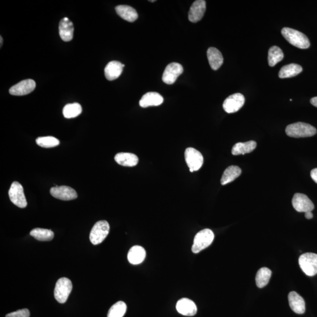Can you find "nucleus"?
Wrapping results in <instances>:
<instances>
[{
    "instance_id": "f257e3e1",
    "label": "nucleus",
    "mask_w": 317,
    "mask_h": 317,
    "mask_svg": "<svg viewBox=\"0 0 317 317\" xmlns=\"http://www.w3.org/2000/svg\"><path fill=\"white\" fill-rule=\"evenodd\" d=\"M282 34L290 44L300 49H308L310 47V42L308 36L298 30L285 27L282 30Z\"/></svg>"
},
{
    "instance_id": "f03ea898",
    "label": "nucleus",
    "mask_w": 317,
    "mask_h": 317,
    "mask_svg": "<svg viewBox=\"0 0 317 317\" xmlns=\"http://www.w3.org/2000/svg\"><path fill=\"white\" fill-rule=\"evenodd\" d=\"M286 133L292 138H308L315 135L317 129L308 123L299 122L287 126Z\"/></svg>"
},
{
    "instance_id": "7ed1b4c3",
    "label": "nucleus",
    "mask_w": 317,
    "mask_h": 317,
    "mask_svg": "<svg viewBox=\"0 0 317 317\" xmlns=\"http://www.w3.org/2000/svg\"><path fill=\"white\" fill-rule=\"evenodd\" d=\"M214 239L215 235L212 230L209 229L201 230L195 237L192 249L193 253H198L208 248Z\"/></svg>"
},
{
    "instance_id": "20e7f679",
    "label": "nucleus",
    "mask_w": 317,
    "mask_h": 317,
    "mask_svg": "<svg viewBox=\"0 0 317 317\" xmlns=\"http://www.w3.org/2000/svg\"><path fill=\"white\" fill-rule=\"evenodd\" d=\"M110 227L106 220H100L93 226L90 233V241L93 245L101 244L109 233Z\"/></svg>"
},
{
    "instance_id": "39448f33",
    "label": "nucleus",
    "mask_w": 317,
    "mask_h": 317,
    "mask_svg": "<svg viewBox=\"0 0 317 317\" xmlns=\"http://www.w3.org/2000/svg\"><path fill=\"white\" fill-rule=\"evenodd\" d=\"M299 265L307 276L312 277L317 274V255L306 253L300 256Z\"/></svg>"
},
{
    "instance_id": "423d86ee",
    "label": "nucleus",
    "mask_w": 317,
    "mask_h": 317,
    "mask_svg": "<svg viewBox=\"0 0 317 317\" xmlns=\"http://www.w3.org/2000/svg\"><path fill=\"white\" fill-rule=\"evenodd\" d=\"M72 290V284L69 279H59L56 283L54 297L59 303L63 304L68 300Z\"/></svg>"
},
{
    "instance_id": "0eeeda50",
    "label": "nucleus",
    "mask_w": 317,
    "mask_h": 317,
    "mask_svg": "<svg viewBox=\"0 0 317 317\" xmlns=\"http://www.w3.org/2000/svg\"><path fill=\"white\" fill-rule=\"evenodd\" d=\"M10 200L13 204L19 208H25L27 206V202L25 198L24 189L18 182L12 183L8 192Z\"/></svg>"
},
{
    "instance_id": "6e6552de",
    "label": "nucleus",
    "mask_w": 317,
    "mask_h": 317,
    "mask_svg": "<svg viewBox=\"0 0 317 317\" xmlns=\"http://www.w3.org/2000/svg\"><path fill=\"white\" fill-rule=\"evenodd\" d=\"M185 161L191 172L198 171L203 164V156L198 150L188 148L185 152Z\"/></svg>"
},
{
    "instance_id": "1a4fd4ad",
    "label": "nucleus",
    "mask_w": 317,
    "mask_h": 317,
    "mask_svg": "<svg viewBox=\"0 0 317 317\" xmlns=\"http://www.w3.org/2000/svg\"><path fill=\"white\" fill-rule=\"evenodd\" d=\"M245 103V96L242 93H236L225 99L223 102V107L227 113H233L239 111Z\"/></svg>"
},
{
    "instance_id": "9d476101",
    "label": "nucleus",
    "mask_w": 317,
    "mask_h": 317,
    "mask_svg": "<svg viewBox=\"0 0 317 317\" xmlns=\"http://www.w3.org/2000/svg\"><path fill=\"white\" fill-rule=\"evenodd\" d=\"M293 208L298 212H312L315 205L308 196L302 193H296L292 199Z\"/></svg>"
},
{
    "instance_id": "9b49d317",
    "label": "nucleus",
    "mask_w": 317,
    "mask_h": 317,
    "mask_svg": "<svg viewBox=\"0 0 317 317\" xmlns=\"http://www.w3.org/2000/svg\"><path fill=\"white\" fill-rule=\"evenodd\" d=\"M183 72V66L180 63L176 62L169 63L163 73L162 81L166 84L172 85L175 82Z\"/></svg>"
},
{
    "instance_id": "f8f14e48",
    "label": "nucleus",
    "mask_w": 317,
    "mask_h": 317,
    "mask_svg": "<svg viewBox=\"0 0 317 317\" xmlns=\"http://www.w3.org/2000/svg\"><path fill=\"white\" fill-rule=\"evenodd\" d=\"M36 87V83L34 80L28 79L24 80L12 86L9 90L10 94L14 96L28 95L32 92Z\"/></svg>"
},
{
    "instance_id": "ddd939ff",
    "label": "nucleus",
    "mask_w": 317,
    "mask_h": 317,
    "mask_svg": "<svg viewBox=\"0 0 317 317\" xmlns=\"http://www.w3.org/2000/svg\"><path fill=\"white\" fill-rule=\"evenodd\" d=\"M50 193L54 198L65 201L75 199L78 197L74 189L66 186H56L50 190Z\"/></svg>"
},
{
    "instance_id": "4468645a",
    "label": "nucleus",
    "mask_w": 317,
    "mask_h": 317,
    "mask_svg": "<svg viewBox=\"0 0 317 317\" xmlns=\"http://www.w3.org/2000/svg\"><path fill=\"white\" fill-rule=\"evenodd\" d=\"M206 9V2L204 0H197L190 6L188 17L193 23L200 21L204 16Z\"/></svg>"
},
{
    "instance_id": "2eb2a0df",
    "label": "nucleus",
    "mask_w": 317,
    "mask_h": 317,
    "mask_svg": "<svg viewBox=\"0 0 317 317\" xmlns=\"http://www.w3.org/2000/svg\"><path fill=\"white\" fill-rule=\"evenodd\" d=\"M176 308L179 313L185 316H194L198 312L195 303L186 298L179 300L176 304Z\"/></svg>"
},
{
    "instance_id": "dca6fc26",
    "label": "nucleus",
    "mask_w": 317,
    "mask_h": 317,
    "mask_svg": "<svg viewBox=\"0 0 317 317\" xmlns=\"http://www.w3.org/2000/svg\"><path fill=\"white\" fill-rule=\"evenodd\" d=\"M289 305L293 311L298 315H303L306 312V303L302 297L296 292L289 293Z\"/></svg>"
},
{
    "instance_id": "f3484780",
    "label": "nucleus",
    "mask_w": 317,
    "mask_h": 317,
    "mask_svg": "<svg viewBox=\"0 0 317 317\" xmlns=\"http://www.w3.org/2000/svg\"><path fill=\"white\" fill-rule=\"evenodd\" d=\"M73 23L70 21L68 18L65 17L61 20L59 25V32L60 36L63 41H71L73 37Z\"/></svg>"
},
{
    "instance_id": "a211bd4d",
    "label": "nucleus",
    "mask_w": 317,
    "mask_h": 317,
    "mask_svg": "<svg viewBox=\"0 0 317 317\" xmlns=\"http://www.w3.org/2000/svg\"><path fill=\"white\" fill-rule=\"evenodd\" d=\"M163 98L158 92H150L143 95L139 101V105L142 108L149 106H159L163 102Z\"/></svg>"
},
{
    "instance_id": "6ab92c4d",
    "label": "nucleus",
    "mask_w": 317,
    "mask_h": 317,
    "mask_svg": "<svg viewBox=\"0 0 317 317\" xmlns=\"http://www.w3.org/2000/svg\"><path fill=\"white\" fill-rule=\"evenodd\" d=\"M122 63L116 61H113L108 63L105 68V76L109 81L118 78L123 71Z\"/></svg>"
},
{
    "instance_id": "aec40b11",
    "label": "nucleus",
    "mask_w": 317,
    "mask_h": 317,
    "mask_svg": "<svg viewBox=\"0 0 317 317\" xmlns=\"http://www.w3.org/2000/svg\"><path fill=\"white\" fill-rule=\"evenodd\" d=\"M146 258V251L144 248L140 246H135L130 249L128 254V260L133 265H138L142 263Z\"/></svg>"
},
{
    "instance_id": "412c9836",
    "label": "nucleus",
    "mask_w": 317,
    "mask_h": 317,
    "mask_svg": "<svg viewBox=\"0 0 317 317\" xmlns=\"http://www.w3.org/2000/svg\"><path fill=\"white\" fill-rule=\"evenodd\" d=\"M115 161L118 164L126 167H133L138 164V157L131 153H118L115 156Z\"/></svg>"
},
{
    "instance_id": "4be33fe9",
    "label": "nucleus",
    "mask_w": 317,
    "mask_h": 317,
    "mask_svg": "<svg viewBox=\"0 0 317 317\" xmlns=\"http://www.w3.org/2000/svg\"><path fill=\"white\" fill-rule=\"evenodd\" d=\"M209 64L213 70H218L223 63V57L219 50L214 47H210L207 51Z\"/></svg>"
},
{
    "instance_id": "5701e85b",
    "label": "nucleus",
    "mask_w": 317,
    "mask_h": 317,
    "mask_svg": "<svg viewBox=\"0 0 317 317\" xmlns=\"http://www.w3.org/2000/svg\"><path fill=\"white\" fill-rule=\"evenodd\" d=\"M115 10L116 13L127 21L133 22L138 18V13L131 6L118 5L116 6Z\"/></svg>"
},
{
    "instance_id": "b1692460",
    "label": "nucleus",
    "mask_w": 317,
    "mask_h": 317,
    "mask_svg": "<svg viewBox=\"0 0 317 317\" xmlns=\"http://www.w3.org/2000/svg\"><path fill=\"white\" fill-rule=\"evenodd\" d=\"M303 71L302 66L296 63H290V64L284 66L280 69L279 73L280 78H289L296 76Z\"/></svg>"
},
{
    "instance_id": "393cba45",
    "label": "nucleus",
    "mask_w": 317,
    "mask_h": 317,
    "mask_svg": "<svg viewBox=\"0 0 317 317\" xmlns=\"http://www.w3.org/2000/svg\"><path fill=\"white\" fill-rule=\"evenodd\" d=\"M242 174V169L237 166H230L227 168L222 177L221 184L226 185L234 181Z\"/></svg>"
},
{
    "instance_id": "a878e982",
    "label": "nucleus",
    "mask_w": 317,
    "mask_h": 317,
    "mask_svg": "<svg viewBox=\"0 0 317 317\" xmlns=\"http://www.w3.org/2000/svg\"><path fill=\"white\" fill-rule=\"evenodd\" d=\"M256 146L257 143L254 141L237 143L233 146L232 153L233 155H245L253 152Z\"/></svg>"
},
{
    "instance_id": "bb28decb",
    "label": "nucleus",
    "mask_w": 317,
    "mask_h": 317,
    "mask_svg": "<svg viewBox=\"0 0 317 317\" xmlns=\"http://www.w3.org/2000/svg\"><path fill=\"white\" fill-rule=\"evenodd\" d=\"M272 272L271 270L267 268L260 269L256 276V283L259 288H265L268 285L270 279L271 278Z\"/></svg>"
},
{
    "instance_id": "cd10ccee",
    "label": "nucleus",
    "mask_w": 317,
    "mask_h": 317,
    "mask_svg": "<svg viewBox=\"0 0 317 317\" xmlns=\"http://www.w3.org/2000/svg\"><path fill=\"white\" fill-rule=\"evenodd\" d=\"M30 235L39 241H51L54 238V233L51 230L36 228L31 230Z\"/></svg>"
},
{
    "instance_id": "c85d7f7f",
    "label": "nucleus",
    "mask_w": 317,
    "mask_h": 317,
    "mask_svg": "<svg viewBox=\"0 0 317 317\" xmlns=\"http://www.w3.org/2000/svg\"><path fill=\"white\" fill-rule=\"evenodd\" d=\"M82 111V106L79 103H69L63 108V115L65 118L71 119L77 117Z\"/></svg>"
},
{
    "instance_id": "c756f323",
    "label": "nucleus",
    "mask_w": 317,
    "mask_h": 317,
    "mask_svg": "<svg viewBox=\"0 0 317 317\" xmlns=\"http://www.w3.org/2000/svg\"><path fill=\"white\" fill-rule=\"evenodd\" d=\"M284 54L281 48L278 46H273L269 51L268 61L270 66H275L277 63L282 61Z\"/></svg>"
},
{
    "instance_id": "7c9ffc66",
    "label": "nucleus",
    "mask_w": 317,
    "mask_h": 317,
    "mask_svg": "<svg viewBox=\"0 0 317 317\" xmlns=\"http://www.w3.org/2000/svg\"><path fill=\"white\" fill-rule=\"evenodd\" d=\"M127 310L126 304L123 302H118L113 305L109 309L107 317H123Z\"/></svg>"
},
{
    "instance_id": "2f4dec72",
    "label": "nucleus",
    "mask_w": 317,
    "mask_h": 317,
    "mask_svg": "<svg viewBox=\"0 0 317 317\" xmlns=\"http://www.w3.org/2000/svg\"><path fill=\"white\" fill-rule=\"evenodd\" d=\"M36 143L38 146L44 148H54L59 145V140L53 136L39 137L36 139Z\"/></svg>"
},
{
    "instance_id": "473e14b6",
    "label": "nucleus",
    "mask_w": 317,
    "mask_h": 317,
    "mask_svg": "<svg viewBox=\"0 0 317 317\" xmlns=\"http://www.w3.org/2000/svg\"><path fill=\"white\" fill-rule=\"evenodd\" d=\"M30 313L28 309H22L6 315L5 317H29Z\"/></svg>"
},
{
    "instance_id": "72a5a7b5",
    "label": "nucleus",
    "mask_w": 317,
    "mask_h": 317,
    "mask_svg": "<svg viewBox=\"0 0 317 317\" xmlns=\"http://www.w3.org/2000/svg\"><path fill=\"white\" fill-rule=\"evenodd\" d=\"M311 177L313 181L317 183V168L312 170L311 172Z\"/></svg>"
},
{
    "instance_id": "f704fd0d",
    "label": "nucleus",
    "mask_w": 317,
    "mask_h": 317,
    "mask_svg": "<svg viewBox=\"0 0 317 317\" xmlns=\"http://www.w3.org/2000/svg\"><path fill=\"white\" fill-rule=\"evenodd\" d=\"M310 102L313 106H316L317 108V96L314 97L310 100Z\"/></svg>"
},
{
    "instance_id": "c9c22d12",
    "label": "nucleus",
    "mask_w": 317,
    "mask_h": 317,
    "mask_svg": "<svg viewBox=\"0 0 317 317\" xmlns=\"http://www.w3.org/2000/svg\"><path fill=\"white\" fill-rule=\"evenodd\" d=\"M305 217L306 219H312L313 218V214L312 212H308L305 213Z\"/></svg>"
},
{
    "instance_id": "e433bc0d",
    "label": "nucleus",
    "mask_w": 317,
    "mask_h": 317,
    "mask_svg": "<svg viewBox=\"0 0 317 317\" xmlns=\"http://www.w3.org/2000/svg\"><path fill=\"white\" fill-rule=\"evenodd\" d=\"M0 41H1V44H1V46L2 45V43H3V39H2L1 36H0Z\"/></svg>"
},
{
    "instance_id": "4c0bfd02",
    "label": "nucleus",
    "mask_w": 317,
    "mask_h": 317,
    "mask_svg": "<svg viewBox=\"0 0 317 317\" xmlns=\"http://www.w3.org/2000/svg\"><path fill=\"white\" fill-rule=\"evenodd\" d=\"M150 2H155V0H152V1H149Z\"/></svg>"
}]
</instances>
